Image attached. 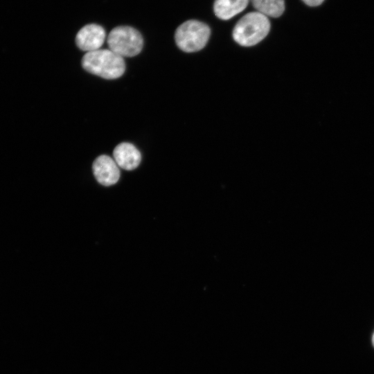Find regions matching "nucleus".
Returning <instances> with one entry per match:
<instances>
[{"label":"nucleus","mask_w":374,"mask_h":374,"mask_svg":"<svg viewBox=\"0 0 374 374\" xmlns=\"http://www.w3.org/2000/svg\"><path fill=\"white\" fill-rule=\"evenodd\" d=\"M81 63L89 73L108 80L121 77L125 70L123 57L110 49L87 52L82 57Z\"/></svg>","instance_id":"1"},{"label":"nucleus","mask_w":374,"mask_h":374,"mask_svg":"<svg viewBox=\"0 0 374 374\" xmlns=\"http://www.w3.org/2000/svg\"><path fill=\"white\" fill-rule=\"evenodd\" d=\"M270 22L267 16L259 12L244 15L233 30V38L242 46H251L262 41L269 33Z\"/></svg>","instance_id":"2"},{"label":"nucleus","mask_w":374,"mask_h":374,"mask_svg":"<svg viewBox=\"0 0 374 374\" xmlns=\"http://www.w3.org/2000/svg\"><path fill=\"white\" fill-rule=\"evenodd\" d=\"M211 35L209 26L197 20H188L176 30L175 39L177 46L183 51L193 53L202 49Z\"/></svg>","instance_id":"3"},{"label":"nucleus","mask_w":374,"mask_h":374,"mask_svg":"<svg viewBox=\"0 0 374 374\" xmlns=\"http://www.w3.org/2000/svg\"><path fill=\"white\" fill-rule=\"evenodd\" d=\"M109 49L121 57H133L142 50L143 39L135 28L120 26L112 29L107 37Z\"/></svg>","instance_id":"4"},{"label":"nucleus","mask_w":374,"mask_h":374,"mask_svg":"<svg viewBox=\"0 0 374 374\" xmlns=\"http://www.w3.org/2000/svg\"><path fill=\"white\" fill-rule=\"evenodd\" d=\"M105 36V31L102 26L95 24H87L77 33L75 43L82 51H93L103 46Z\"/></svg>","instance_id":"5"},{"label":"nucleus","mask_w":374,"mask_h":374,"mask_svg":"<svg viewBox=\"0 0 374 374\" xmlns=\"http://www.w3.org/2000/svg\"><path fill=\"white\" fill-rule=\"evenodd\" d=\"M92 168L95 178L103 186L114 185L120 178L117 163L107 155L98 157L93 163Z\"/></svg>","instance_id":"6"},{"label":"nucleus","mask_w":374,"mask_h":374,"mask_svg":"<svg viewBox=\"0 0 374 374\" xmlns=\"http://www.w3.org/2000/svg\"><path fill=\"white\" fill-rule=\"evenodd\" d=\"M113 156L117 165L127 170L136 168L141 161L139 150L133 144L127 142L117 145L113 151Z\"/></svg>","instance_id":"7"},{"label":"nucleus","mask_w":374,"mask_h":374,"mask_svg":"<svg viewBox=\"0 0 374 374\" xmlns=\"http://www.w3.org/2000/svg\"><path fill=\"white\" fill-rule=\"evenodd\" d=\"M250 0H215V15L223 20L230 19L244 10Z\"/></svg>","instance_id":"8"},{"label":"nucleus","mask_w":374,"mask_h":374,"mask_svg":"<svg viewBox=\"0 0 374 374\" xmlns=\"http://www.w3.org/2000/svg\"><path fill=\"white\" fill-rule=\"evenodd\" d=\"M257 10L267 17H278L285 10L284 0H250Z\"/></svg>","instance_id":"9"},{"label":"nucleus","mask_w":374,"mask_h":374,"mask_svg":"<svg viewBox=\"0 0 374 374\" xmlns=\"http://www.w3.org/2000/svg\"><path fill=\"white\" fill-rule=\"evenodd\" d=\"M309 6H317L321 5L324 0H302Z\"/></svg>","instance_id":"10"},{"label":"nucleus","mask_w":374,"mask_h":374,"mask_svg":"<svg viewBox=\"0 0 374 374\" xmlns=\"http://www.w3.org/2000/svg\"><path fill=\"white\" fill-rule=\"evenodd\" d=\"M372 343H373V345L374 346V333H373V337H372Z\"/></svg>","instance_id":"11"}]
</instances>
